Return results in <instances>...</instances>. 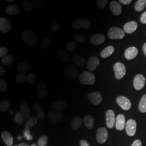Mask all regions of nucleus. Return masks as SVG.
Returning <instances> with one entry per match:
<instances>
[{
    "instance_id": "nucleus-62",
    "label": "nucleus",
    "mask_w": 146,
    "mask_h": 146,
    "mask_svg": "<svg viewBox=\"0 0 146 146\" xmlns=\"http://www.w3.org/2000/svg\"></svg>"
},
{
    "instance_id": "nucleus-58",
    "label": "nucleus",
    "mask_w": 146,
    "mask_h": 146,
    "mask_svg": "<svg viewBox=\"0 0 146 146\" xmlns=\"http://www.w3.org/2000/svg\"><path fill=\"white\" fill-rule=\"evenodd\" d=\"M7 2H14L15 1V0H7Z\"/></svg>"
},
{
    "instance_id": "nucleus-53",
    "label": "nucleus",
    "mask_w": 146,
    "mask_h": 146,
    "mask_svg": "<svg viewBox=\"0 0 146 146\" xmlns=\"http://www.w3.org/2000/svg\"><path fill=\"white\" fill-rule=\"evenodd\" d=\"M131 146H142V143L140 140H136L133 142Z\"/></svg>"
},
{
    "instance_id": "nucleus-38",
    "label": "nucleus",
    "mask_w": 146,
    "mask_h": 146,
    "mask_svg": "<svg viewBox=\"0 0 146 146\" xmlns=\"http://www.w3.org/2000/svg\"><path fill=\"white\" fill-rule=\"evenodd\" d=\"M27 78V75L26 74V73H20L17 75L16 77L15 82L17 84H23L25 81H26Z\"/></svg>"
},
{
    "instance_id": "nucleus-33",
    "label": "nucleus",
    "mask_w": 146,
    "mask_h": 146,
    "mask_svg": "<svg viewBox=\"0 0 146 146\" xmlns=\"http://www.w3.org/2000/svg\"><path fill=\"white\" fill-rule=\"evenodd\" d=\"M37 123V118L36 116H31L25 123V127L26 129H29L32 127L36 125Z\"/></svg>"
},
{
    "instance_id": "nucleus-14",
    "label": "nucleus",
    "mask_w": 146,
    "mask_h": 146,
    "mask_svg": "<svg viewBox=\"0 0 146 146\" xmlns=\"http://www.w3.org/2000/svg\"><path fill=\"white\" fill-rule=\"evenodd\" d=\"M88 98L94 105L99 104L102 101V97L101 93L98 92H94L92 93H89L88 95Z\"/></svg>"
},
{
    "instance_id": "nucleus-35",
    "label": "nucleus",
    "mask_w": 146,
    "mask_h": 146,
    "mask_svg": "<svg viewBox=\"0 0 146 146\" xmlns=\"http://www.w3.org/2000/svg\"><path fill=\"white\" fill-rule=\"evenodd\" d=\"M10 102L8 100L3 99L0 102V111L2 113L6 112L10 107Z\"/></svg>"
},
{
    "instance_id": "nucleus-56",
    "label": "nucleus",
    "mask_w": 146,
    "mask_h": 146,
    "mask_svg": "<svg viewBox=\"0 0 146 146\" xmlns=\"http://www.w3.org/2000/svg\"><path fill=\"white\" fill-rule=\"evenodd\" d=\"M143 51L146 56V42L144 43V44L143 46Z\"/></svg>"
},
{
    "instance_id": "nucleus-17",
    "label": "nucleus",
    "mask_w": 146,
    "mask_h": 146,
    "mask_svg": "<svg viewBox=\"0 0 146 146\" xmlns=\"http://www.w3.org/2000/svg\"><path fill=\"white\" fill-rule=\"evenodd\" d=\"M138 54V49L135 47H129L125 50V57L128 60H133L137 56Z\"/></svg>"
},
{
    "instance_id": "nucleus-31",
    "label": "nucleus",
    "mask_w": 146,
    "mask_h": 146,
    "mask_svg": "<svg viewBox=\"0 0 146 146\" xmlns=\"http://www.w3.org/2000/svg\"><path fill=\"white\" fill-rule=\"evenodd\" d=\"M115 48L112 46H109L108 47H106L101 52V57L102 58H108L114 52Z\"/></svg>"
},
{
    "instance_id": "nucleus-57",
    "label": "nucleus",
    "mask_w": 146,
    "mask_h": 146,
    "mask_svg": "<svg viewBox=\"0 0 146 146\" xmlns=\"http://www.w3.org/2000/svg\"><path fill=\"white\" fill-rule=\"evenodd\" d=\"M18 146H29L26 143H21L20 145H19Z\"/></svg>"
},
{
    "instance_id": "nucleus-42",
    "label": "nucleus",
    "mask_w": 146,
    "mask_h": 146,
    "mask_svg": "<svg viewBox=\"0 0 146 146\" xmlns=\"http://www.w3.org/2000/svg\"><path fill=\"white\" fill-rule=\"evenodd\" d=\"M48 142V137L47 135L42 136L39 138L37 141L38 146H46Z\"/></svg>"
},
{
    "instance_id": "nucleus-32",
    "label": "nucleus",
    "mask_w": 146,
    "mask_h": 146,
    "mask_svg": "<svg viewBox=\"0 0 146 146\" xmlns=\"http://www.w3.org/2000/svg\"><path fill=\"white\" fill-rule=\"evenodd\" d=\"M51 46V40L49 37L47 36L44 37L42 39V41L40 44V48L41 49L45 50H47L49 48V47Z\"/></svg>"
},
{
    "instance_id": "nucleus-3",
    "label": "nucleus",
    "mask_w": 146,
    "mask_h": 146,
    "mask_svg": "<svg viewBox=\"0 0 146 146\" xmlns=\"http://www.w3.org/2000/svg\"><path fill=\"white\" fill-rule=\"evenodd\" d=\"M108 36L111 40L121 39L125 36V33L119 27H111L108 31Z\"/></svg>"
},
{
    "instance_id": "nucleus-22",
    "label": "nucleus",
    "mask_w": 146,
    "mask_h": 146,
    "mask_svg": "<svg viewBox=\"0 0 146 146\" xmlns=\"http://www.w3.org/2000/svg\"><path fill=\"white\" fill-rule=\"evenodd\" d=\"M137 23L135 21H130L125 23L123 26L124 31L127 34H131L135 31L137 28Z\"/></svg>"
},
{
    "instance_id": "nucleus-37",
    "label": "nucleus",
    "mask_w": 146,
    "mask_h": 146,
    "mask_svg": "<svg viewBox=\"0 0 146 146\" xmlns=\"http://www.w3.org/2000/svg\"><path fill=\"white\" fill-rule=\"evenodd\" d=\"M16 68L21 72V73H26L29 69V65L27 62L19 63L16 65Z\"/></svg>"
},
{
    "instance_id": "nucleus-44",
    "label": "nucleus",
    "mask_w": 146,
    "mask_h": 146,
    "mask_svg": "<svg viewBox=\"0 0 146 146\" xmlns=\"http://www.w3.org/2000/svg\"><path fill=\"white\" fill-rule=\"evenodd\" d=\"M24 117L23 116L22 114H21L20 111H18L16 113L15 116V117H14V119H15V121L18 124H20L21 125L22 124L23 121H24Z\"/></svg>"
},
{
    "instance_id": "nucleus-48",
    "label": "nucleus",
    "mask_w": 146,
    "mask_h": 146,
    "mask_svg": "<svg viewBox=\"0 0 146 146\" xmlns=\"http://www.w3.org/2000/svg\"><path fill=\"white\" fill-rule=\"evenodd\" d=\"M74 39H75V41L80 42V43H82L85 42L86 40V37L81 34H78L76 36H75Z\"/></svg>"
},
{
    "instance_id": "nucleus-6",
    "label": "nucleus",
    "mask_w": 146,
    "mask_h": 146,
    "mask_svg": "<svg viewBox=\"0 0 146 146\" xmlns=\"http://www.w3.org/2000/svg\"><path fill=\"white\" fill-rule=\"evenodd\" d=\"M72 26L74 29H88L90 26V22L88 19H80L75 21H73Z\"/></svg>"
},
{
    "instance_id": "nucleus-11",
    "label": "nucleus",
    "mask_w": 146,
    "mask_h": 146,
    "mask_svg": "<svg viewBox=\"0 0 146 146\" xmlns=\"http://www.w3.org/2000/svg\"><path fill=\"white\" fill-rule=\"evenodd\" d=\"M146 79L144 76L142 74H138L135 76L134 80V87L137 90H141L145 86Z\"/></svg>"
},
{
    "instance_id": "nucleus-5",
    "label": "nucleus",
    "mask_w": 146,
    "mask_h": 146,
    "mask_svg": "<svg viewBox=\"0 0 146 146\" xmlns=\"http://www.w3.org/2000/svg\"><path fill=\"white\" fill-rule=\"evenodd\" d=\"M64 73L68 78L75 80L78 78V71L75 66L72 64H68L64 68Z\"/></svg>"
},
{
    "instance_id": "nucleus-20",
    "label": "nucleus",
    "mask_w": 146,
    "mask_h": 146,
    "mask_svg": "<svg viewBox=\"0 0 146 146\" xmlns=\"http://www.w3.org/2000/svg\"><path fill=\"white\" fill-rule=\"evenodd\" d=\"M106 40V37L102 34H95L91 37L90 41L91 43L95 46H98L102 44Z\"/></svg>"
},
{
    "instance_id": "nucleus-2",
    "label": "nucleus",
    "mask_w": 146,
    "mask_h": 146,
    "mask_svg": "<svg viewBox=\"0 0 146 146\" xmlns=\"http://www.w3.org/2000/svg\"><path fill=\"white\" fill-rule=\"evenodd\" d=\"M79 80L83 84L92 85L95 82L96 78L93 74L89 71H84L80 74Z\"/></svg>"
},
{
    "instance_id": "nucleus-1",
    "label": "nucleus",
    "mask_w": 146,
    "mask_h": 146,
    "mask_svg": "<svg viewBox=\"0 0 146 146\" xmlns=\"http://www.w3.org/2000/svg\"><path fill=\"white\" fill-rule=\"evenodd\" d=\"M22 41L28 46H34L38 41V37L36 34L29 29H24L21 33Z\"/></svg>"
},
{
    "instance_id": "nucleus-45",
    "label": "nucleus",
    "mask_w": 146,
    "mask_h": 146,
    "mask_svg": "<svg viewBox=\"0 0 146 146\" xmlns=\"http://www.w3.org/2000/svg\"><path fill=\"white\" fill-rule=\"evenodd\" d=\"M0 90L3 93H5L7 90V84L5 78L0 79Z\"/></svg>"
},
{
    "instance_id": "nucleus-30",
    "label": "nucleus",
    "mask_w": 146,
    "mask_h": 146,
    "mask_svg": "<svg viewBox=\"0 0 146 146\" xmlns=\"http://www.w3.org/2000/svg\"><path fill=\"white\" fill-rule=\"evenodd\" d=\"M35 111L37 117L41 120H44L46 115L44 114V110H43L42 106L39 104H36L34 105Z\"/></svg>"
},
{
    "instance_id": "nucleus-26",
    "label": "nucleus",
    "mask_w": 146,
    "mask_h": 146,
    "mask_svg": "<svg viewBox=\"0 0 146 146\" xmlns=\"http://www.w3.org/2000/svg\"><path fill=\"white\" fill-rule=\"evenodd\" d=\"M5 11L8 14L11 15H17L21 11L19 6L15 5L8 6L5 9Z\"/></svg>"
},
{
    "instance_id": "nucleus-51",
    "label": "nucleus",
    "mask_w": 146,
    "mask_h": 146,
    "mask_svg": "<svg viewBox=\"0 0 146 146\" xmlns=\"http://www.w3.org/2000/svg\"><path fill=\"white\" fill-rule=\"evenodd\" d=\"M140 21L142 23L146 24V11L141 15Z\"/></svg>"
},
{
    "instance_id": "nucleus-15",
    "label": "nucleus",
    "mask_w": 146,
    "mask_h": 146,
    "mask_svg": "<svg viewBox=\"0 0 146 146\" xmlns=\"http://www.w3.org/2000/svg\"><path fill=\"white\" fill-rule=\"evenodd\" d=\"M100 63V61L98 58L92 56L89 58L86 63V67L89 71H94L99 66Z\"/></svg>"
},
{
    "instance_id": "nucleus-43",
    "label": "nucleus",
    "mask_w": 146,
    "mask_h": 146,
    "mask_svg": "<svg viewBox=\"0 0 146 146\" xmlns=\"http://www.w3.org/2000/svg\"><path fill=\"white\" fill-rule=\"evenodd\" d=\"M66 48L68 51L70 52H72L76 50V49L77 48V45L76 43L74 41H69L66 44Z\"/></svg>"
},
{
    "instance_id": "nucleus-55",
    "label": "nucleus",
    "mask_w": 146,
    "mask_h": 146,
    "mask_svg": "<svg viewBox=\"0 0 146 146\" xmlns=\"http://www.w3.org/2000/svg\"><path fill=\"white\" fill-rule=\"evenodd\" d=\"M5 68L3 67L2 66L0 67V75L1 76H3L5 74Z\"/></svg>"
},
{
    "instance_id": "nucleus-52",
    "label": "nucleus",
    "mask_w": 146,
    "mask_h": 146,
    "mask_svg": "<svg viewBox=\"0 0 146 146\" xmlns=\"http://www.w3.org/2000/svg\"><path fill=\"white\" fill-rule=\"evenodd\" d=\"M131 0H120V3L123 5H128L131 4Z\"/></svg>"
},
{
    "instance_id": "nucleus-24",
    "label": "nucleus",
    "mask_w": 146,
    "mask_h": 146,
    "mask_svg": "<svg viewBox=\"0 0 146 146\" xmlns=\"http://www.w3.org/2000/svg\"><path fill=\"white\" fill-rule=\"evenodd\" d=\"M20 112L25 119H28L31 115V109L26 103H22L20 106Z\"/></svg>"
},
{
    "instance_id": "nucleus-16",
    "label": "nucleus",
    "mask_w": 146,
    "mask_h": 146,
    "mask_svg": "<svg viewBox=\"0 0 146 146\" xmlns=\"http://www.w3.org/2000/svg\"><path fill=\"white\" fill-rule=\"evenodd\" d=\"M37 93L40 99L44 100L48 96V89L46 84H39L36 87Z\"/></svg>"
},
{
    "instance_id": "nucleus-47",
    "label": "nucleus",
    "mask_w": 146,
    "mask_h": 146,
    "mask_svg": "<svg viewBox=\"0 0 146 146\" xmlns=\"http://www.w3.org/2000/svg\"><path fill=\"white\" fill-rule=\"evenodd\" d=\"M108 2L107 0H98L96 1V4L100 9H103L107 5Z\"/></svg>"
},
{
    "instance_id": "nucleus-34",
    "label": "nucleus",
    "mask_w": 146,
    "mask_h": 146,
    "mask_svg": "<svg viewBox=\"0 0 146 146\" xmlns=\"http://www.w3.org/2000/svg\"><path fill=\"white\" fill-rule=\"evenodd\" d=\"M22 5L25 11L28 13H30L31 11L34 10V5L31 3V1L28 0H25L22 2Z\"/></svg>"
},
{
    "instance_id": "nucleus-40",
    "label": "nucleus",
    "mask_w": 146,
    "mask_h": 146,
    "mask_svg": "<svg viewBox=\"0 0 146 146\" xmlns=\"http://www.w3.org/2000/svg\"><path fill=\"white\" fill-rule=\"evenodd\" d=\"M139 109L141 113H146V94L141 98L139 105Z\"/></svg>"
},
{
    "instance_id": "nucleus-21",
    "label": "nucleus",
    "mask_w": 146,
    "mask_h": 146,
    "mask_svg": "<svg viewBox=\"0 0 146 146\" xmlns=\"http://www.w3.org/2000/svg\"><path fill=\"white\" fill-rule=\"evenodd\" d=\"M66 107L67 103L65 101L62 100H57L55 101L52 105V108L53 110L60 112L66 109Z\"/></svg>"
},
{
    "instance_id": "nucleus-28",
    "label": "nucleus",
    "mask_w": 146,
    "mask_h": 146,
    "mask_svg": "<svg viewBox=\"0 0 146 146\" xmlns=\"http://www.w3.org/2000/svg\"><path fill=\"white\" fill-rule=\"evenodd\" d=\"M83 120L80 117H75L70 122V127L73 130H77L82 125Z\"/></svg>"
},
{
    "instance_id": "nucleus-29",
    "label": "nucleus",
    "mask_w": 146,
    "mask_h": 146,
    "mask_svg": "<svg viewBox=\"0 0 146 146\" xmlns=\"http://www.w3.org/2000/svg\"><path fill=\"white\" fill-rule=\"evenodd\" d=\"M83 122L84 125L89 129H92L94 126V117L91 115L85 116L83 119Z\"/></svg>"
},
{
    "instance_id": "nucleus-50",
    "label": "nucleus",
    "mask_w": 146,
    "mask_h": 146,
    "mask_svg": "<svg viewBox=\"0 0 146 146\" xmlns=\"http://www.w3.org/2000/svg\"><path fill=\"white\" fill-rule=\"evenodd\" d=\"M24 136L25 137V138L28 140H31L33 139V136L31 135V134L30 131H29L28 129H26L25 131H24Z\"/></svg>"
},
{
    "instance_id": "nucleus-49",
    "label": "nucleus",
    "mask_w": 146,
    "mask_h": 146,
    "mask_svg": "<svg viewBox=\"0 0 146 146\" xmlns=\"http://www.w3.org/2000/svg\"><path fill=\"white\" fill-rule=\"evenodd\" d=\"M59 29H60V24L58 22L53 23L50 27V31L54 33L57 32L59 30Z\"/></svg>"
},
{
    "instance_id": "nucleus-23",
    "label": "nucleus",
    "mask_w": 146,
    "mask_h": 146,
    "mask_svg": "<svg viewBox=\"0 0 146 146\" xmlns=\"http://www.w3.org/2000/svg\"><path fill=\"white\" fill-rule=\"evenodd\" d=\"M56 55L58 59L63 63L67 62L69 60V55L68 52L63 49L58 50Z\"/></svg>"
},
{
    "instance_id": "nucleus-13",
    "label": "nucleus",
    "mask_w": 146,
    "mask_h": 146,
    "mask_svg": "<svg viewBox=\"0 0 146 146\" xmlns=\"http://www.w3.org/2000/svg\"><path fill=\"white\" fill-rule=\"evenodd\" d=\"M11 29V21L4 17L0 18V31L3 33H8Z\"/></svg>"
},
{
    "instance_id": "nucleus-4",
    "label": "nucleus",
    "mask_w": 146,
    "mask_h": 146,
    "mask_svg": "<svg viewBox=\"0 0 146 146\" xmlns=\"http://www.w3.org/2000/svg\"><path fill=\"white\" fill-rule=\"evenodd\" d=\"M115 78L117 80H121L124 77L126 73L125 66L121 62L115 63L113 67Z\"/></svg>"
},
{
    "instance_id": "nucleus-12",
    "label": "nucleus",
    "mask_w": 146,
    "mask_h": 146,
    "mask_svg": "<svg viewBox=\"0 0 146 146\" xmlns=\"http://www.w3.org/2000/svg\"><path fill=\"white\" fill-rule=\"evenodd\" d=\"M125 130L127 134L130 136L135 135L136 131V122L133 119L128 120L125 125Z\"/></svg>"
},
{
    "instance_id": "nucleus-25",
    "label": "nucleus",
    "mask_w": 146,
    "mask_h": 146,
    "mask_svg": "<svg viewBox=\"0 0 146 146\" xmlns=\"http://www.w3.org/2000/svg\"><path fill=\"white\" fill-rule=\"evenodd\" d=\"M1 137L7 146H11L13 145V138L10 133L7 131H3L1 134Z\"/></svg>"
},
{
    "instance_id": "nucleus-60",
    "label": "nucleus",
    "mask_w": 146,
    "mask_h": 146,
    "mask_svg": "<svg viewBox=\"0 0 146 146\" xmlns=\"http://www.w3.org/2000/svg\"><path fill=\"white\" fill-rule=\"evenodd\" d=\"M10 113H11V114H14V113H13V110H10Z\"/></svg>"
},
{
    "instance_id": "nucleus-41",
    "label": "nucleus",
    "mask_w": 146,
    "mask_h": 146,
    "mask_svg": "<svg viewBox=\"0 0 146 146\" xmlns=\"http://www.w3.org/2000/svg\"><path fill=\"white\" fill-rule=\"evenodd\" d=\"M36 74L34 72H31L28 74L27 76V83L28 84H33L35 83L36 81Z\"/></svg>"
},
{
    "instance_id": "nucleus-61",
    "label": "nucleus",
    "mask_w": 146,
    "mask_h": 146,
    "mask_svg": "<svg viewBox=\"0 0 146 146\" xmlns=\"http://www.w3.org/2000/svg\"><path fill=\"white\" fill-rule=\"evenodd\" d=\"M31 146H37L36 145H35V144H33V145H32Z\"/></svg>"
},
{
    "instance_id": "nucleus-39",
    "label": "nucleus",
    "mask_w": 146,
    "mask_h": 146,
    "mask_svg": "<svg viewBox=\"0 0 146 146\" xmlns=\"http://www.w3.org/2000/svg\"><path fill=\"white\" fill-rule=\"evenodd\" d=\"M146 7V0H138L136 2L135 9L137 11H142Z\"/></svg>"
},
{
    "instance_id": "nucleus-19",
    "label": "nucleus",
    "mask_w": 146,
    "mask_h": 146,
    "mask_svg": "<svg viewBox=\"0 0 146 146\" xmlns=\"http://www.w3.org/2000/svg\"><path fill=\"white\" fill-rule=\"evenodd\" d=\"M110 9L114 15H120L122 12V7L120 3L116 1H113L110 3Z\"/></svg>"
},
{
    "instance_id": "nucleus-8",
    "label": "nucleus",
    "mask_w": 146,
    "mask_h": 146,
    "mask_svg": "<svg viewBox=\"0 0 146 146\" xmlns=\"http://www.w3.org/2000/svg\"><path fill=\"white\" fill-rule=\"evenodd\" d=\"M96 136L99 143L101 144L104 143L108 138V131L104 127H100L96 131Z\"/></svg>"
},
{
    "instance_id": "nucleus-18",
    "label": "nucleus",
    "mask_w": 146,
    "mask_h": 146,
    "mask_svg": "<svg viewBox=\"0 0 146 146\" xmlns=\"http://www.w3.org/2000/svg\"><path fill=\"white\" fill-rule=\"evenodd\" d=\"M126 125L125 119V116L123 114H119L117 115L116 119L115 127L117 130L122 131Z\"/></svg>"
},
{
    "instance_id": "nucleus-54",
    "label": "nucleus",
    "mask_w": 146,
    "mask_h": 146,
    "mask_svg": "<svg viewBox=\"0 0 146 146\" xmlns=\"http://www.w3.org/2000/svg\"><path fill=\"white\" fill-rule=\"evenodd\" d=\"M80 145L81 146H90L88 142L84 140H81L80 141Z\"/></svg>"
},
{
    "instance_id": "nucleus-46",
    "label": "nucleus",
    "mask_w": 146,
    "mask_h": 146,
    "mask_svg": "<svg viewBox=\"0 0 146 146\" xmlns=\"http://www.w3.org/2000/svg\"><path fill=\"white\" fill-rule=\"evenodd\" d=\"M8 49L6 47H1L0 48V58H3L8 55Z\"/></svg>"
},
{
    "instance_id": "nucleus-59",
    "label": "nucleus",
    "mask_w": 146,
    "mask_h": 146,
    "mask_svg": "<svg viewBox=\"0 0 146 146\" xmlns=\"http://www.w3.org/2000/svg\"><path fill=\"white\" fill-rule=\"evenodd\" d=\"M22 138V137L21 136H19L17 137V139H18V140H21Z\"/></svg>"
},
{
    "instance_id": "nucleus-9",
    "label": "nucleus",
    "mask_w": 146,
    "mask_h": 146,
    "mask_svg": "<svg viewBox=\"0 0 146 146\" xmlns=\"http://www.w3.org/2000/svg\"><path fill=\"white\" fill-rule=\"evenodd\" d=\"M106 125L108 128H113L115 122V113L113 110H110L107 111L106 114Z\"/></svg>"
},
{
    "instance_id": "nucleus-27",
    "label": "nucleus",
    "mask_w": 146,
    "mask_h": 146,
    "mask_svg": "<svg viewBox=\"0 0 146 146\" xmlns=\"http://www.w3.org/2000/svg\"><path fill=\"white\" fill-rule=\"evenodd\" d=\"M73 63L79 67H82L86 63L85 58L80 55H75L72 57Z\"/></svg>"
},
{
    "instance_id": "nucleus-36",
    "label": "nucleus",
    "mask_w": 146,
    "mask_h": 146,
    "mask_svg": "<svg viewBox=\"0 0 146 146\" xmlns=\"http://www.w3.org/2000/svg\"><path fill=\"white\" fill-rule=\"evenodd\" d=\"M14 61V58L11 55H8L5 58H2L1 60V63L5 66H8L11 65Z\"/></svg>"
},
{
    "instance_id": "nucleus-10",
    "label": "nucleus",
    "mask_w": 146,
    "mask_h": 146,
    "mask_svg": "<svg viewBox=\"0 0 146 146\" xmlns=\"http://www.w3.org/2000/svg\"><path fill=\"white\" fill-rule=\"evenodd\" d=\"M48 117L51 123L56 125L62 119V114L60 111L51 110L48 113Z\"/></svg>"
},
{
    "instance_id": "nucleus-7",
    "label": "nucleus",
    "mask_w": 146,
    "mask_h": 146,
    "mask_svg": "<svg viewBox=\"0 0 146 146\" xmlns=\"http://www.w3.org/2000/svg\"><path fill=\"white\" fill-rule=\"evenodd\" d=\"M116 102L121 108L125 110H128L131 109V101L125 96H118L116 99Z\"/></svg>"
}]
</instances>
